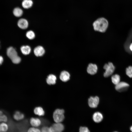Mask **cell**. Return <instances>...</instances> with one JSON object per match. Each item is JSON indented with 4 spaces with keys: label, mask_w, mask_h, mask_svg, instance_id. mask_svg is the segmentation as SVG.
<instances>
[{
    "label": "cell",
    "mask_w": 132,
    "mask_h": 132,
    "mask_svg": "<svg viewBox=\"0 0 132 132\" xmlns=\"http://www.w3.org/2000/svg\"><path fill=\"white\" fill-rule=\"evenodd\" d=\"M109 25L108 22L105 18L100 17L95 21L93 25L95 30L101 32H104L106 30Z\"/></svg>",
    "instance_id": "6da1fadb"
},
{
    "label": "cell",
    "mask_w": 132,
    "mask_h": 132,
    "mask_svg": "<svg viewBox=\"0 0 132 132\" xmlns=\"http://www.w3.org/2000/svg\"><path fill=\"white\" fill-rule=\"evenodd\" d=\"M7 54L14 63L18 64L21 62V58L18 56L16 50L12 47H10L7 49Z\"/></svg>",
    "instance_id": "7a4b0ae2"
},
{
    "label": "cell",
    "mask_w": 132,
    "mask_h": 132,
    "mask_svg": "<svg viewBox=\"0 0 132 132\" xmlns=\"http://www.w3.org/2000/svg\"><path fill=\"white\" fill-rule=\"evenodd\" d=\"M65 111L63 109H55L53 113V118L55 123H61L64 120Z\"/></svg>",
    "instance_id": "3957f363"
},
{
    "label": "cell",
    "mask_w": 132,
    "mask_h": 132,
    "mask_svg": "<svg viewBox=\"0 0 132 132\" xmlns=\"http://www.w3.org/2000/svg\"><path fill=\"white\" fill-rule=\"evenodd\" d=\"M103 68L105 70L103 74L105 77H108L111 75L114 72L115 69L114 66L111 62L105 64Z\"/></svg>",
    "instance_id": "277c9868"
},
{
    "label": "cell",
    "mask_w": 132,
    "mask_h": 132,
    "mask_svg": "<svg viewBox=\"0 0 132 132\" xmlns=\"http://www.w3.org/2000/svg\"><path fill=\"white\" fill-rule=\"evenodd\" d=\"M99 102V98L97 96L90 97L88 100V105L90 107L92 108H95L97 107Z\"/></svg>",
    "instance_id": "5b68a950"
},
{
    "label": "cell",
    "mask_w": 132,
    "mask_h": 132,
    "mask_svg": "<svg viewBox=\"0 0 132 132\" xmlns=\"http://www.w3.org/2000/svg\"><path fill=\"white\" fill-rule=\"evenodd\" d=\"M129 87V84L124 82H120L115 85V89L117 91L121 92L127 90Z\"/></svg>",
    "instance_id": "8992f818"
},
{
    "label": "cell",
    "mask_w": 132,
    "mask_h": 132,
    "mask_svg": "<svg viewBox=\"0 0 132 132\" xmlns=\"http://www.w3.org/2000/svg\"><path fill=\"white\" fill-rule=\"evenodd\" d=\"M54 132H62L64 126L61 123H55L51 126Z\"/></svg>",
    "instance_id": "52a82bcc"
},
{
    "label": "cell",
    "mask_w": 132,
    "mask_h": 132,
    "mask_svg": "<svg viewBox=\"0 0 132 132\" xmlns=\"http://www.w3.org/2000/svg\"><path fill=\"white\" fill-rule=\"evenodd\" d=\"M30 123L32 127L38 128L41 125L42 122L38 118L32 117L30 119Z\"/></svg>",
    "instance_id": "ba28073f"
},
{
    "label": "cell",
    "mask_w": 132,
    "mask_h": 132,
    "mask_svg": "<svg viewBox=\"0 0 132 132\" xmlns=\"http://www.w3.org/2000/svg\"><path fill=\"white\" fill-rule=\"evenodd\" d=\"M98 67L96 65L90 63L88 66L87 71L88 74L93 75L96 73Z\"/></svg>",
    "instance_id": "9c48e42d"
},
{
    "label": "cell",
    "mask_w": 132,
    "mask_h": 132,
    "mask_svg": "<svg viewBox=\"0 0 132 132\" xmlns=\"http://www.w3.org/2000/svg\"><path fill=\"white\" fill-rule=\"evenodd\" d=\"M57 77L53 74H50L47 77L46 79V83L49 85H54L56 83Z\"/></svg>",
    "instance_id": "30bf717a"
},
{
    "label": "cell",
    "mask_w": 132,
    "mask_h": 132,
    "mask_svg": "<svg viewBox=\"0 0 132 132\" xmlns=\"http://www.w3.org/2000/svg\"><path fill=\"white\" fill-rule=\"evenodd\" d=\"M70 77V74L68 72L66 71H63L60 73L59 78L62 81L66 82L69 79Z\"/></svg>",
    "instance_id": "8fae6325"
},
{
    "label": "cell",
    "mask_w": 132,
    "mask_h": 132,
    "mask_svg": "<svg viewBox=\"0 0 132 132\" xmlns=\"http://www.w3.org/2000/svg\"><path fill=\"white\" fill-rule=\"evenodd\" d=\"M34 53L35 55L37 56H41L44 54L45 50L43 47L39 46L34 49Z\"/></svg>",
    "instance_id": "7c38bea8"
},
{
    "label": "cell",
    "mask_w": 132,
    "mask_h": 132,
    "mask_svg": "<svg viewBox=\"0 0 132 132\" xmlns=\"http://www.w3.org/2000/svg\"><path fill=\"white\" fill-rule=\"evenodd\" d=\"M17 24L20 28L22 29H25L28 27V23L26 20L24 18H22L19 20Z\"/></svg>",
    "instance_id": "4fadbf2b"
},
{
    "label": "cell",
    "mask_w": 132,
    "mask_h": 132,
    "mask_svg": "<svg viewBox=\"0 0 132 132\" xmlns=\"http://www.w3.org/2000/svg\"><path fill=\"white\" fill-rule=\"evenodd\" d=\"M92 117L93 121L97 123L101 122L103 118L102 114L99 112H96L94 113Z\"/></svg>",
    "instance_id": "5bb4252c"
},
{
    "label": "cell",
    "mask_w": 132,
    "mask_h": 132,
    "mask_svg": "<svg viewBox=\"0 0 132 132\" xmlns=\"http://www.w3.org/2000/svg\"><path fill=\"white\" fill-rule=\"evenodd\" d=\"M24 117L23 114L19 111H15L13 114V118L16 121H20L23 119Z\"/></svg>",
    "instance_id": "9a60e30c"
},
{
    "label": "cell",
    "mask_w": 132,
    "mask_h": 132,
    "mask_svg": "<svg viewBox=\"0 0 132 132\" xmlns=\"http://www.w3.org/2000/svg\"><path fill=\"white\" fill-rule=\"evenodd\" d=\"M34 114L40 116H43L45 114V111L43 108L40 106L36 107L33 110Z\"/></svg>",
    "instance_id": "2e32d148"
},
{
    "label": "cell",
    "mask_w": 132,
    "mask_h": 132,
    "mask_svg": "<svg viewBox=\"0 0 132 132\" xmlns=\"http://www.w3.org/2000/svg\"><path fill=\"white\" fill-rule=\"evenodd\" d=\"M33 4V2L32 0H23L22 3V7L25 9L31 8Z\"/></svg>",
    "instance_id": "e0dca14e"
},
{
    "label": "cell",
    "mask_w": 132,
    "mask_h": 132,
    "mask_svg": "<svg viewBox=\"0 0 132 132\" xmlns=\"http://www.w3.org/2000/svg\"><path fill=\"white\" fill-rule=\"evenodd\" d=\"M9 125L6 122L0 123V132H7L9 129Z\"/></svg>",
    "instance_id": "ac0fdd59"
},
{
    "label": "cell",
    "mask_w": 132,
    "mask_h": 132,
    "mask_svg": "<svg viewBox=\"0 0 132 132\" xmlns=\"http://www.w3.org/2000/svg\"><path fill=\"white\" fill-rule=\"evenodd\" d=\"M21 50L23 54L27 55L30 53L31 48L29 46H23L21 47Z\"/></svg>",
    "instance_id": "d6986e66"
},
{
    "label": "cell",
    "mask_w": 132,
    "mask_h": 132,
    "mask_svg": "<svg viewBox=\"0 0 132 132\" xmlns=\"http://www.w3.org/2000/svg\"><path fill=\"white\" fill-rule=\"evenodd\" d=\"M13 13L15 16L19 17L22 15L23 13V11L21 8L17 7L15 8L13 10Z\"/></svg>",
    "instance_id": "ffe728a7"
},
{
    "label": "cell",
    "mask_w": 132,
    "mask_h": 132,
    "mask_svg": "<svg viewBox=\"0 0 132 132\" xmlns=\"http://www.w3.org/2000/svg\"><path fill=\"white\" fill-rule=\"evenodd\" d=\"M111 79L113 83L116 85L120 82V76L118 74H115L112 76Z\"/></svg>",
    "instance_id": "44dd1931"
},
{
    "label": "cell",
    "mask_w": 132,
    "mask_h": 132,
    "mask_svg": "<svg viewBox=\"0 0 132 132\" xmlns=\"http://www.w3.org/2000/svg\"><path fill=\"white\" fill-rule=\"evenodd\" d=\"M26 37L29 39H32L35 37V34L34 32L32 31H28L26 34Z\"/></svg>",
    "instance_id": "7402d4cb"
},
{
    "label": "cell",
    "mask_w": 132,
    "mask_h": 132,
    "mask_svg": "<svg viewBox=\"0 0 132 132\" xmlns=\"http://www.w3.org/2000/svg\"><path fill=\"white\" fill-rule=\"evenodd\" d=\"M127 75L130 78H132V66H130L127 67L126 70Z\"/></svg>",
    "instance_id": "603a6c76"
},
{
    "label": "cell",
    "mask_w": 132,
    "mask_h": 132,
    "mask_svg": "<svg viewBox=\"0 0 132 132\" xmlns=\"http://www.w3.org/2000/svg\"><path fill=\"white\" fill-rule=\"evenodd\" d=\"M8 120L7 116L4 113L0 114V123L1 122H7Z\"/></svg>",
    "instance_id": "cb8c5ba5"
},
{
    "label": "cell",
    "mask_w": 132,
    "mask_h": 132,
    "mask_svg": "<svg viewBox=\"0 0 132 132\" xmlns=\"http://www.w3.org/2000/svg\"><path fill=\"white\" fill-rule=\"evenodd\" d=\"M41 132H54L51 126H44L41 130Z\"/></svg>",
    "instance_id": "d4e9b609"
},
{
    "label": "cell",
    "mask_w": 132,
    "mask_h": 132,
    "mask_svg": "<svg viewBox=\"0 0 132 132\" xmlns=\"http://www.w3.org/2000/svg\"><path fill=\"white\" fill-rule=\"evenodd\" d=\"M27 132H41V130L38 128L32 127L28 130Z\"/></svg>",
    "instance_id": "484cf974"
},
{
    "label": "cell",
    "mask_w": 132,
    "mask_h": 132,
    "mask_svg": "<svg viewBox=\"0 0 132 132\" xmlns=\"http://www.w3.org/2000/svg\"><path fill=\"white\" fill-rule=\"evenodd\" d=\"M79 132H90V131L87 127L81 126L79 128Z\"/></svg>",
    "instance_id": "4316f807"
},
{
    "label": "cell",
    "mask_w": 132,
    "mask_h": 132,
    "mask_svg": "<svg viewBox=\"0 0 132 132\" xmlns=\"http://www.w3.org/2000/svg\"><path fill=\"white\" fill-rule=\"evenodd\" d=\"M3 61V58L2 57L0 56V66L2 64Z\"/></svg>",
    "instance_id": "83f0119b"
},
{
    "label": "cell",
    "mask_w": 132,
    "mask_h": 132,
    "mask_svg": "<svg viewBox=\"0 0 132 132\" xmlns=\"http://www.w3.org/2000/svg\"><path fill=\"white\" fill-rule=\"evenodd\" d=\"M129 48L130 50L132 52V43L129 46Z\"/></svg>",
    "instance_id": "f1b7e54d"
},
{
    "label": "cell",
    "mask_w": 132,
    "mask_h": 132,
    "mask_svg": "<svg viewBox=\"0 0 132 132\" xmlns=\"http://www.w3.org/2000/svg\"><path fill=\"white\" fill-rule=\"evenodd\" d=\"M130 130L132 132V125L131 127L130 128Z\"/></svg>",
    "instance_id": "f546056e"
},
{
    "label": "cell",
    "mask_w": 132,
    "mask_h": 132,
    "mask_svg": "<svg viewBox=\"0 0 132 132\" xmlns=\"http://www.w3.org/2000/svg\"><path fill=\"white\" fill-rule=\"evenodd\" d=\"M116 132V131H115V132Z\"/></svg>",
    "instance_id": "4dcf8cb0"
}]
</instances>
